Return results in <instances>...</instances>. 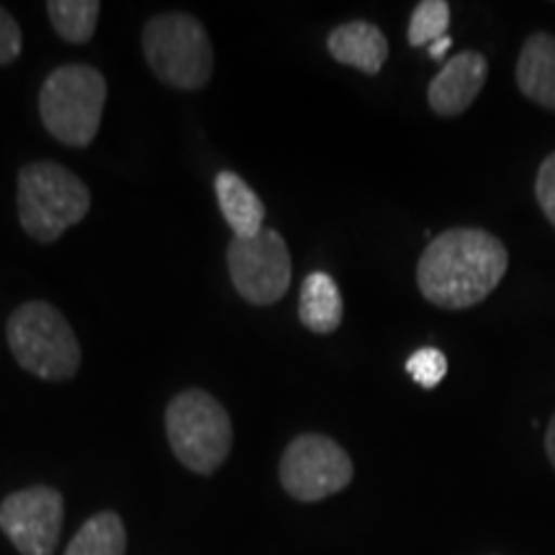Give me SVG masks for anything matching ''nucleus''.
<instances>
[{"label":"nucleus","mask_w":555,"mask_h":555,"mask_svg":"<svg viewBox=\"0 0 555 555\" xmlns=\"http://www.w3.org/2000/svg\"><path fill=\"white\" fill-rule=\"evenodd\" d=\"M509 268L504 242L491 232L457 227L429 242L416 266V286L435 307L470 309L491 296Z\"/></svg>","instance_id":"nucleus-1"},{"label":"nucleus","mask_w":555,"mask_h":555,"mask_svg":"<svg viewBox=\"0 0 555 555\" xmlns=\"http://www.w3.org/2000/svg\"><path fill=\"white\" fill-rule=\"evenodd\" d=\"M90 211V191L60 163H31L18 172V221L31 240L57 242Z\"/></svg>","instance_id":"nucleus-2"},{"label":"nucleus","mask_w":555,"mask_h":555,"mask_svg":"<svg viewBox=\"0 0 555 555\" xmlns=\"http://www.w3.org/2000/svg\"><path fill=\"white\" fill-rule=\"evenodd\" d=\"M16 363L41 380H67L78 373L82 352L62 311L47 301H26L5 324Z\"/></svg>","instance_id":"nucleus-3"},{"label":"nucleus","mask_w":555,"mask_h":555,"mask_svg":"<svg viewBox=\"0 0 555 555\" xmlns=\"http://www.w3.org/2000/svg\"><path fill=\"white\" fill-rule=\"evenodd\" d=\"M106 78L90 65H62L39 90L41 124L67 147H88L101 129Z\"/></svg>","instance_id":"nucleus-4"},{"label":"nucleus","mask_w":555,"mask_h":555,"mask_svg":"<svg viewBox=\"0 0 555 555\" xmlns=\"http://www.w3.org/2000/svg\"><path fill=\"white\" fill-rule=\"evenodd\" d=\"M165 429L172 453L193 474H214L232 450L234 429L229 412L204 388H189L170 401Z\"/></svg>","instance_id":"nucleus-5"},{"label":"nucleus","mask_w":555,"mask_h":555,"mask_svg":"<svg viewBox=\"0 0 555 555\" xmlns=\"http://www.w3.org/2000/svg\"><path fill=\"white\" fill-rule=\"evenodd\" d=\"M144 57L157 80L178 90H198L211 80L214 47L198 18L159 13L144 26Z\"/></svg>","instance_id":"nucleus-6"},{"label":"nucleus","mask_w":555,"mask_h":555,"mask_svg":"<svg viewBox=\"0 0 555 555\" xmlns=\"http://www.w3.org/2000/svg\"><path fill=\"white\" fill-rule=\"evenodd\" d=\"M281 486L296 502H322L352 481L350 455L327 435H298L281 457Z\"/></svg>","instance_id":"nucleus-7"},{"label":"nucleus","mask_w":555,"mask_h":555,"mask_svg":"<svg viewBox=\"0 0 555 555\" xmlns=\"http://www.w3.org/2000/svg\"><path fill=\"white\" fill-rule=\"evenodd\" d=\"M227 266L234 288L255 307L281 301L291 288V253L275 229H262L258 237H234L227 249Z\"/></svg>","instance_id":"nucleus-8"},{"label":"nucleus","mask_w":555,"mask_h":555,"mask_svg":"<svg viewBox=\"0 0 555 555\" xmlns=\"http://www.w3.org/2000/svg\"><path fill=\"white\" fill-rule=\"evenodd\" d=\"M65 522V499L52 486L13 491L0 504V530L21 555H54Z\"/></svg>","instance_id":"nucleus-9"},{"label":"nucleus","mask_w":555,"mask_h":555,"mask_svg":"<svg viewBox=\"0 0 555 555\" xmlns=\"http://www.w3.org/2000/svg\"><path fill=\"white\" fill-rule=\"evenodd\" d=\"M489 78V60L481 52H461L446 62L427 88V103L437 116H461L478 99Z\"/></svg>","instance_id":"nucleus-10"},{"label":"nucleus","mask_w":555,"mask_h":555,"mask_svg":"<svg viewBox=\"0 0 555 555\" xmlns=\"http://www.w3.org/2000/svg\"><path fill=\"white\" fill-rule=\"evenodd\" d=\"M327 50L339 65L356 67L365 75H378L388 60V39L376 24L347 21L330 34Z\"/></svg>","instance_id":"nucleus-11"},{"label":"nucleus","mask_w":555,"mask_h":555,"mask_svg":"<svg viewBox=\"0 0 555 555\" xmlns=\"http://www.w3.org/2000/svg\"><path fill=\"white\" fill-rule=\"evenodd\" d=\"M517 86L527 101L555 111V37L538 31L525 39L517 60Z\"/></svg>","instance_id":"nucleus-12"},{"label":"nucleus","mask_w":555,"mask_h":555,"mask_svg":"<svg viewBox=\"0 0 555 555\" xmlns=\"http://www.w3.org/2000/svg\"><path fill=\"white\" fill-rule=\"evenodd\" d=\"M214 191H217L219 208L227 224L232 227L234 237H258L262 232V221H266V206H262L258 193L249 189L247 180L232 170H221L214 180Z\"/></svg>","instance_id":"nucleus-13"},{"label":"nucleus","mask_w":555,"mask_h":555,"mask_svg":"<svg viewBox=\"0 0 555 555\" xmlns=\"http://www.w3.org/2000/svg\"><path fill=\"white\" fill-rule=\"evenodd\" d=\"M345 317L343 294L335 278L327 273H309L298 294V319L314 335H332Z\"/></svg>","instance_id":"nucleus-14"},{"label":"nucleus","mask_w":555,"mask_h":555,"mask_svg":"<svg viewBox=\"0 0 555 555\" xmlns=\"http://www.w3.org/2000/svg\"><path fill=\"white\" fill-rule=\"evenodd\" d=\"M127 530L116 512H99L80 527L65 555H124Z\"/></svg>","instance_id":"nucleus-15"},{"label":"nucleus","mask_w":555,"mask_h":555,"mask_svg":"<svg viewBox=\"0 0 555 555\" xmlns=\"http://www.w3.org/2000/svg\"><path fill=\"white\" fill-rule=\"evenodd\" d=\"M47 13L54 31L69 44H88L101 16L99 0H50Z\"/></svg>","instance_id":"nucleus-16"},{"label":"nucleus","mask_w":555,"mask_h":555,"mask_svg":"<svg viewBox=\"0 0 555 555\" xmlns=\"http://www.w3.org/2000/svg\"><path fill=\"white\" fill-rule=\"evenodd\" d=\"M450 5L446 0H422L409 18L406 39L412 47H429L437 39L448 37Z\"/></svg>","instance_id":"nucleus-17"},{"label":"nucleus","mask_w":555,"mask_h":555,"mask_svg":"<svg viewBox=\"0 0 555 555\" xmlns=\"http://www.w3.org/2000/svg\"><path fill=\"white\" fill-rule=\"evenodd\" d=\"M406 373L416 386L437 388L448 376V358L437 347H420L406 360Z\"/></svg>","instance_id":"nucleus-18"},{"label":"nucleus","mask_w":555,"mask_h":555,"mask_svg":"<svg viewBox=\"0 0 555 555\" xmlns=\"http://www.w3.org/2000/svg\"><path fill=\"white\" fill-rule=\"evenodd\" d=\"M535 196L545 219L555 227V152L543 159L535 180Z\"/></svg>","instance_id":"nucleus-19"},{"label":"nucleus","mask_w":555,"mask_h":555,"mask_svg":"<svg viewBox=\"0 0 555 555\" xmlns=\"http://www.w3.org/2000/svg\"><path fill=\"white\" fill-rule=\"evenodd\" d=\"M21 47H24V37H21L16 18L0 5V65H11V62H16L21 54Z\"/></svg>","instance_id":"nucleus-20"},{"label":"nucleus","mask_w":555,"mask_h":555,"mask_svg":"<svg viewBox=\"0 0 555 555\" xmlns=\"http://www.w3.org/2000/svg\"><path fill=\"white\" fill-rule=\"evenodd\" d=\"M450 47H453V39H450V37L437 39L435 44H429V57H433V60H446V54H448Z\"/></svg>","instance_id":"nucleus-21"},{"label":"nucleus","mask_w":555,"mask_h":555,"mask_svg":"<svg viewBox=\"0 0 555 555\" xmlns=\"http://www.w3.org/2000/svg\"><path fill=\"white\" fill-rule=\"evenodd\" d=\"M545 453H547V461H551L555 468V414H553L551 425H547V429H545Z\"/></svg>","instance_id":"nucleus-22"}]
</instances>
